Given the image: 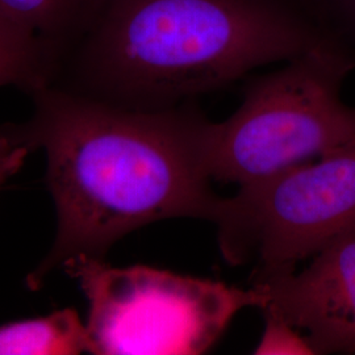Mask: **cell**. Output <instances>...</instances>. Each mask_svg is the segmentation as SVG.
Segmentation results:
<instances>
[{
  "label": "cell",
  "mask_w": 355,
  "mask_h": 355,
  "mask_svg": "<svg viewBox=\"0 0 355 355\" xmlns=\"http://www.w3.org/2000/svg\"><path fill=\"white\" fill-rule=\"evenodd\" d=\"M62 268L89 302V354H204L241 311L267 302L259 284L241 288L102 258L78 257Z\"/></svg>",
  "instance_id": "4"
},
{
  "label": "cell",
  "mask_w": 355,
  "mask_h": 355,
  "mask_svg": "<svg viewBox=\"0 0 355 355\" xmlns=\"http://www.w3.org/2000/svg\"><path fill=\"white\" fill-rule=\"evenodd\" d=\"M354 70V48L329 33L279 69L250 79L239 108L204 127L209 179L242 187L355 142V107L343 99Z\"/></svg>",
  "instance_id": "3"
},
{
  "label": "cell",
  "mask_w": 355,
  "mask_h": 355,
  "mask_svg": "<svg viewBox=\"0 0 355 355\" xmlns=\"http://www.w3.org/2000/svg\"><path fill=\"white\" fill-rule=\"evenodd\" d=\"M295 1L300 3L302 6H304V7H306L309 11H312V12L316 15V10H315V4H316V0H295ZM316 16H318V15H316Z\"/></svg>",
  "instance_id": "13"
},
{
  "label": "cell",
  "mask_w": 355,
  "mask_h": 355,
  "mask_svg": "<svg viewBox=\"0 0 355 355\" xmlns=\"http://www.w3.org/2000/svg\"><path fill=\"white\" fill-rule=\"evenodd\" d=\"M31 96L32 117L8 125L31 150L46 153L58 228L51 253L28 277L29 288L69 259H104L141 227L177 217L212 223L220 196L202 154L208 117L195 102L139 111L54 86Z\"/></svg>",
  "instance_id": "1"
},
{
  "label": "cell",
  "mask_w": 355,
  "mask_h": 355,
  "mask_svg": "<svg viewBox=\"0 0 355 355\" xmlns=\"http://www.w3.org/2000/svg\"><path fill=\"white\" fill-rule=\"evenodd\" d=\"M55 61L48 49L0 19V89L15 86L29 95L49 86Z\"/></svg>",
  "instance_id": "9"
},
{
  "label": "cell",
  "mask_w": 355,
  "mask_h": 355,
  "mask_svg": "<svg viewBox=\"0 0 355 355\" xmlns=\"http://www.w3.org/2000/svg\"><path fill=\"white\" fill-rule=\"evenodd\" d=\"M265 327L259 343L254 347L257 355H315V350L300 330L278 315L263 311Z\"/></svg>",
  "instance_id": "10"
},
{
  "label": "cell",
  "mask_w": 355,
  "mask_h": 355,
  "mask_svg": "<svg viewBox=\"0 0 355 355\" xmlns=\"http://www.w3.org/2000/svg\"><path fill=\"white\" fill-rule=\"evenodd\" d=\"M99 1L0 0V19L41 42L53 55L57 70L61 57L83 33Z\"/></svg>",
  "instance_id": "7"
},
{
  "label": "cell",
  "mask_w": 355,
  "mask_h": 355,
  "mask_svg": "<svg viewBox=\"0 0 355 355\" xmlns=\"http://www.w3.org/2000/svg\"><path fill=\"white\" fill-rule=\"evenodd\" d=\"M266 305L300 330L316 354H355V229L311 258L302 271L250 280Z\"/></svg>",
  "instance_id": "6"
},
{
  "label": "cell",
  "mask_w": 355,
  "mask_h": 355,
  "mask_svg": "<svg viewBox=\"0 0 355 355\" xmlns=\"http://www.w3.org/2000/svg\"><path fill=\"white\" fill-rule=\"evenodd\" d=\"M31 152V148L13 133L10 125L0 128V189L20 171Z\"/></svg>",
  "instance_id": "12"
},
{
  "label": "cell",
  "mask_w": 355,
  "mask_h": 355,
  "mask_svg": "<svg viewBox=\"0 0 355 355\" xmlns=\"http://www.w3.org/2000/svg\"><path fill=\"white\" fill-rule=\"evenodd\" d=\"M212 224L223 258L253 266L250 280L295 271L355 229V142L220 196Z\"/></svg>",
  "instance_id": "5"
},
{
  "label": "cell",
  "mask_w": 355,
  "mask_h": 355,
  "mask_svg": "<svg viewBox=\"0 0 355 355\" xmlns=\"http://www.w3.org/2000/svg\"><path fill=\"white\" fill-rule=\"evenodd\" d=\"M315 10L329 32L355 49V0H316Z\"/></svg>",
  "instance_id": "11"
},
{
  "label": "cell",
  "mask_w": 355,
  "mask_h": 355,
  "mask_svg": "<svg viewBox=\"0 0 355 355\" xmlns=\"http://www.w3.org/2000/svg\"><path fill=\"white\" fill-rule=\"evenodd\" d=\"M89 353L86 324L73 308L0 327V355Z\"/></svg>",
  "instance_id": "8"
},
{
  "label": "cell",
  "mask_w": 355,
  "mask_h": 355,
  "mask_svg": "<svg viewBox=\"0 0 355 355\" xmlns=\"http://www.w3.org/2000/svg\"><path fill=\"white\" fill-rule=\"evenodd\" d=\"M329 33L295 0H101L49 86L129 110H171Z\"/></svg>",
  "instance_id": "2"
}]
</instances>
